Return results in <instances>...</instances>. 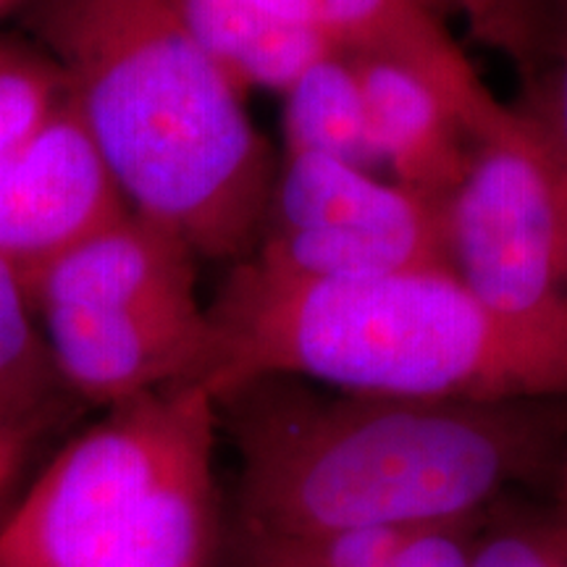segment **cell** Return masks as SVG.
Returning <instances> with one entry per match:
<instances>
[{
  "mask_svg": "<svg viewBox=\"0 0 567 567\" xmlns=\"http://www.w3.org/2000/svg\"><path fill=\"white\" fill-rule=\"evenodd\" d=\"M208 316L213 400L255 375L425 402L567 396V337L496 316L450 268L305 281L239 260Z\"/></svg>",
  "mask_w": 567,
  "mask_h": 567,
  "instance_id": "2",
  "label": "cell"
},
{
  "mask_svg": "<svg viewBox=\"0 0 567 567\" xmlns=\"http://www.w3.org/2000/svg\"><path fill=\"white\" fill-rule=\"evenodd\" d=\"M218 410L200 381L113 405L0 528V567H210Z\"/></svg>",
  "mask_w": 567,
  "mask_h": 567,
  "instance_id": "4",
  "label": "cell"
},
{
  "mask_svg": "<svg viewBox=\"0 0 567 567\" xmlns=\"http://www.w3.org/2000/svg\"><path fill=\"white\" fill-rule=\"evenodd\" d=\"M481 45L494 48L534 76L549 45L547 0H450Z\"/></svg>",
  "mask_w": 567,
  "mask_h": 567,
  "instance_id": "18",
  "label": "cell"
},
{
  "mask_svg": "<svg viewBox=\"0 0 567 567\" xmlns=\"http://www.w3.org/2000/svg\"><path fill=\"white\" fill-rule=\"evenodd\" d=\"M352 63L365 95L375 166L381 163L408 193L442 205L463 179L476 140L415 71L379 59Z\"/></svg>",
  "mask_w": 567,
  "mask_h": 567,
  "instance_id": "10",
  "label": "cell"
},
{
  "mask_svg": "<svg viewBox=\"0 0 567 567\" xmlns=\"http://www.w3.org/2000/svg\"><path fill=\"white\" fill-rule=\"evenodd\" d=\"M484 515L425 528L231 534L234 567H467Z\"/></svg>",
  "mask_w": 567,
  "mask_h": 567,
  "instance_id": "12",
  "label": "cell"
},
{
  "mask_svg": "<svg viewBox=\"0 0 567 567\" xmlns=\"http://www.w3.org/2000/svg\"><path fill=\"white\" fill-rule=\"evenodd\" d=\"M520 103L544 124L567 166V38L557 42L555 66L530 76V90Z\"/></svg>",
  "mask_w": 567,
  "mask_h": 567,
  "instance_id": "19",
  "label": "cell"
},
{
  "mask_svg": "<svg viewBox=\"0 0 567 567\" xmlns=\"http://www.w3.org/2000/svg\"><path fill=\"white\" fill-rule=\"evenodd\" d=\"M281 95L284 155H329L373 172L365 95L350 55H321Z\"/></svg>",
  "mask_w": 567,
  "mask_h": 567,
  "instance_id": "14",
  "label": "cell"
},
{
  "mask_svg": "<svg viewBox=\"0 0 567 567\" xmlns=\"http://www.w3.org/2000/svg\"><path fill=\"white\" fill-rule=\"evenodd\" d=\"M9 3H13V0H0V9H3V6H9Z\"/></svg>",
  "mask_w": 567,
  "mask_h": 567,
  "instance_id": "22",
  "label": "cell"
},
{
  "mask_svg": "<svg viewBox=\"0 0 567 567\" xmlns=\"http://www.w3.org/2000/svg\"><path fill=\"white\" fill-rule=\"evenodd\" d=\"M287 231L394 234L444 247L439 205L329 155H284L276 168L260 237Z\"/></svg>",
  "mask_w": 567,
  "mask_h": 567,
  "instance_id": "11",
  "label": "cell"
},
{
  "mask_svg": "<svg viewBox=\"0 0 567 567\" xmlns=\"http://www.w3.org/2000/svg\"><path fill=\"white\" fill-rule=\"evenodd\" d=\"M34 310H118L197 302L195 252L179 234L126 210L24 284Z\"/></svg>",
  "mask_w": 567,
  "mask_h": 567,
  "instance_id": "9",
  "label": "cell"
},
{
  "mask_svg": "<svg viewBox=\"0 0 567 567\" xmlns=\"http://www.w3.org/2000/svg\"><path fill=\"white\" fill-rule=\"evenodd\" d=\"M271 17L313 34L334 53L379 59L415 71L450 103L473 140L499 122L507 105L481 82L476 66L446 32L444 0H255Z\"/></svg>",
  "mask_w": 567,
  "mask_h": 567,
  "instance_id": "8",
  "label": "cell"
},
{
  "mask_svg": "<svg viewBox=\"0 0 567 567\" xmlns=\"http://www.w3.org/2000/svg\"><path fill=\"white\" fill-rule=\"evenodd\" d=\"M547 402L396 400L255 375L216 396L239 457L231 534L476 520L549 460Z\"/></svg>",
  "mask_w": 567,
  "mask_h": 567,
  "instance_id": "1",
  "label": "cell"
},
{
  "mask_svg": "<svg viewBox=\"0 0 567 567\" xmlns=\"http://www.w3.org/2000/svg\"><path fill=\"white\" fill-rule=\"evenodd\" d=\"M126 210L132 208L69 90L53 116L0 158V258L21 287Z\"/></svg>",
  "mask_w": 567,
  "mask_h": 567,
  "instance_id": "6",
  "label": "cell"
},
{
  "mask_svg": "<svg viewBox=\"0 0 567 567\" xmlns=\"http://www.w3.org/2000/svg\"><path fill=\"white\" fill-rule=\"evenodd\" d=\"M42 34L126 205L205 258H250L279 163L168 0H48Z\"/></svg>",
  "mask_w": 567,
  "mask_h": 567,
  "instance_id": "3",
  "label": "cell"
},
{
  "mask_svg": "<svg viewBox=\"0 0 567 567\" xmlns=\"http://www.w3.org/2000/svg\"><path fill=\"white\" fill-rule=\"evenodd\" d=\"M563 6H565V30H563V34H559V40L567 38V0H563Z\"/></svg>",
  "mask_w": 567,
  "mask_h": 567,
  "instance_id": "21",
  "label": "cell"
},
{
  "mask_svg": "<svg viewBox=\"0 0 567 567\" xmlns=\"http://www.w3.org/2000/svg\"><path fill=\"white\" fill-rule=\"evenodd\" d=\"M467 567H567V520L509 505L481 520Z\"/></svg>",
  "mask_w": 567,
  "mask_h": 567,
  "instance_id": "17",
  "label": "cell"
},
{
  "mask_svg": "<svg viewBox=\"0 0 567 567\" xmlns=\"http://www.w3.org/2000/svg\"><path fill=\"white\" fill-rule=\"evenodd\" d=\"M446 268L507 321L567 337V166L523 103L473 142L439 205Z\"/></svg>",
  "mask_w": 567,
  "mask_h": 567,
  "instance_id": "5",
  "label": "cell"
},
{
  "mask_svg": "<svg viewBox=\"0 0 567 567\" xmlns=\"http://www.w3.org/2000/svg\"><path fill=\"white\" fill-rule=\"evenodd\" d=\"M17 271L0 258V434H30L55 381Z\"/></svg>",
  "mask_w": 567,
  "mask_h": 567,
  "instance_id": "15",
  "label": "cell"
},
{
  "mask_svg": "<svg viewBox=\"0 0 567 567\" xmlns=\"http://www.w3.org/2000/svg\"><path fill=\"white\" fill-rule=\"evenodd\" d=\"M55 373L101 405L208 379L218 337L200 302L118 310H45Z\"/></svg>",
  "mask_w": 567,
  "mask_h": 567,
  "instance_id": "7",
  "label": "cell"
},
{
  "mask_svg": "<svg viewBox=\"0 0 567 567\" xmlns=\"http://www.w3.org/2000/svg\"><path fill=\"white\" fill-rule=\"evenodd\" d=\"M27 439H30V434H0V494L6 492L11 478L17 476Z\"/></svg>",
  "mask_w": 567,
  "mask_h": 567,
  "instance_id": "20",
  "label": "cell"
},
{
  "mask_svg": "<svg viewBox=\"0 0 567 567\" xmlns=\"http://www.w3.org/2000/svg\"><path fill=\"white\" fill-rule=\"evenodd\" d=\"M66 101L55 61L0 38V158L17 151Z\"/></svg>",
  "mask_w": 567,
  "mask_h": 567,
  "instance_id": "16",
  "label": "cell"
},
{
  "mask_svg": "<svg viewBox=\"0 0 567 567\" xmlns=\"http://www.w3.org/2000/svg\"><path fill=\"white\" fill-rule=\"evenodd\" d=\"M197 45L247 92H284L326 53L313 34L271 17L255 0H168Z\"/></svg>",
  "mask_w": 567,
  "mask_h": 567,
  "instance_id": "13",
  "label": "cell"
}]
</instances>
